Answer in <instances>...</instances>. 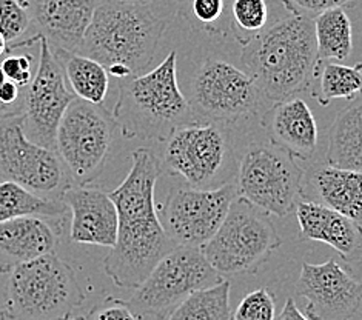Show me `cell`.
Here are the masks:
<instances>
[{
  "label": "cell",
  "mask_w": 362,
  "mask_h": 320,
  "mask_svg": "<svg viewBox=\"0 0 362 320\" xmlns=\"http://www.w3.org/2000/svg\"><path fill=\"white\" fill-rule=\"evenodd\" d=\"M162 174L160 160L148 148L132 153V170L110 193L117 210V239L103 270L119 288L136 290L163 256L176 248L159 219L154 189Z\"/></svg>",
  "instance_id": "cell-1"
},
{
  "label": "cell",
  "mask_w": 362,
  "mask_h": 320,
  "mask_svg": "<svg viewBox=\"0 0 362 320\" xmlns=\"http://www.w3.org/2000/svg\"><path fill=\"white\" fill-rule=\"evenodd\" d=\"M240 60L265 99L281 102L308 91L317 64L313 20L298 16L279 20L244 47Z\"/></svg>",
  "instance_id": "cell-2"
},
{
  "label": "cell",
  "mask_w": 362,
  "mask_h": 320,
  "mask_svg": "<svg viewBox=\"0 0 362 320\" xmlns=\"http://www.w3.org/2000/svg\"><path fill=\"white\" fill-rule=\"evenodd\" d=\"M176 65L177 53L170 51L154 70L120 81L113 117L125 139L163 143L177 128L196 122Z\"/></svg>",
  "instance_id": "cell-3"
},
{
  "label": "cell",
  "mask_w": 362,
  "mask_h": 320,
  "mask_svg": "<svg viewBox=\"0 0 362 320\" xmlns=\"http://www.w3.org/2000/svg\"><path fill=\"white\" fill-rule=\"evenodd\" d=\"M167 28L153 5L102 0L94 11L77 53L91 57L103 66H125L142 74L156 56Z\"/></svg>",
  "instance_id": "cell-4"
},
{
  "label": "cell",
  "mask_w": 362,
  "mask_h": 320,
  "mask_svg": "<svg viewBox=\"0 0 362 320\" xmlns=\"http://www.w3.org/2000/svg\"><path fill=\"white\" fill-rule=\"evenodd\" d=\"M85 300L70 263L56 253L14 265L8 280L5 308L10 320H60Z\"/></svg>",
  "instance_id": "cell-5"
},
{
  "label": "cell",
  "mask_w": 362,
  "mask_h": 320,
  "mask_svg": "<svg viewBox=\"0 0 362 320\" xmlns=\"http://www.w3.org/2000/svg\"><path fill=\"white\" fill-rule=\"evenodd\" d=\"M238 160L230 126L189 124L163 142L160 167L188 186L216 189L235 184Z\"/></svg>",
  "instance_id": "cell-6"
},
{
  "label": "cell",
  "mask_w": 362,
  "mask_h": 320,
  "mask_svg": "<svg viewBox=\"0 0 362 320\" xmlns=\"http://www.w3.org/2000/svg\"><path fill=\"white\" fill-rule=\"evenodd\" d=\"M281 245L282 239L270 214L238 196L202 253L214 270L226 278L256 273Z\"/></svg>",
  "instance_id": "cell-7"
},
{
  "label": "cell",
  "mask_w": 362,
  "mask_h": 320,
  "mask_svg": "<svg viewBox=\"0 0 362 320\" xmlns=\"http://www.w3.org/2000/svg\"><path fill=\"white\" fill-rule=\"evenodd\" d=\"M304 179V170L288 153L270 142H255L238 163L236 188L256 208L287 218L305 197Z\"/></svg>",
  "instance_id": "cell-8"
},
{
  "label": "cell",
  "mask_w": 362,
  "mask_h": 320,
  "mask_svg": "<svg viewBox=\"0 0 362 320\" xmlns=\"http://www.w3.org/2000/svg\"><path fill=\"white\" fill-rule=\"evenodd\" d=\"M262 91L255 77L223 59H205L189 86L188 102L197 124L230 126L255 116Z\"/></svg>",
  "instance_id": "cell-9"
},
{
  "label": "cell",
  "mask_w": 362,
  "mask_h": 320,
  "mask_svg": "<svg viewBox=\"0 0 362 320\" xmlns=\"http://www.w3.org/2000/svg\"><path fill=\"white\" fill-rule=\"evenodd\" d=\"M116 120L103 107L74 99L60 120L56 151L73 185H88L105 168L115 141Z\"/></svg>",
  "instance_id": "cell-10"
},
{
  "label": "cell",
  "mask_w": 362,
  "mask_h": 320,
  "mask_svg": "<svg viewBox=\"0 0 362 320\" xmlns=\"http://www.w3.org/2000/svg\"><path fill=\"white\" fill-rule=\"evenodd\" d=\"M223 279L201 248L176 247L153 268L128 304L141 319L153 316L165 320L193 292L210 288Z\"/></svg>",
  "instance_id": "cell-11"
},
{
  "label": "cell",
  "mask_w": 362,
  "mask_h": 320,
  "mask_svg": "<svg viewBox=\"0 0 362 320\" xmlns=\"http://www.w3.org/2000/svg\"><path fill=\"white\" fill-rule=\"evenodd\" d=\"M0 179L13 180L51 201H60L73 185L57 151L28 139L22 114L0 120Z\"/></svg>",
  "instance_id": "cell-12"
},
{
  "label": "cell",
  "mask_w": 362,
  "mask_h": 320,
  "mask_svg": "<svg viewBox=\"0 0 362 320\" xmlns=\"http://www.w3.org/2000/svg\"><path fill=\"white\" fill-rule=\"evenodd\" d=\"M238 196L236 184L216 189L173 186L159 205V219L176 247L202 249L221 228Z\"/></svg>",
  "instance_id": "cell-13"
},
{
  "label": "cell",
  "mask_w": 362,
  "mask_h": 320,
  "mask_svg": "<svg viewBox=\"0 0 362 320\" xmlns=\"http://www.w3.org/2000/svg\"><path fill=\"white\" fill-rule=\"evenodd\" d=\"M39 59L31 83L25 88L23 129L34 143L56 150V134L66 108L76 99L62 66L51 49L48 40L39 34Z\"/></svg>",
  "instance_id": "cell-14"
},
{
  "label": "cell",
  "mask_w": 362,
  "mask_h": 320,
  "mask_svg": "<svg viewBox=\"0 0 362 320\" xmlns=\"http://www.w3.org/2000/svg\"><path fill=\"white\" fill-rule=\"evenodd\" d=\"M296 291L305 300L310 320H350L362 302V282L333 259L324 263L304 262Z\"/></svg>",
  "instance_id": "cell-15"
},
{
  "label": "cell",
  "mask_w": 362,
  "mask_h": 320,
  "mask_svg": "<svg viewBox=\"0 0 362 320\" xmlns=\"http://www.w3.org/2000/svg\"><path fill=\"white\" fill-rule=\"evenodd\" d=\"M60 201L71 211L70 239L74 244L115 247L119 218L108 193L87 185H71Z\"/></svg>",
  "instance_id": "cell-16"
},
{
  "label": "cell",
  "mask_w": 362,
  "mask_h": 320,
  "mask_svg": "<svg viewBox=\"0 0 362 320\" xmlns=\"http://www.w3.org/2000/svg\"><path fill=\"white\" fill-rule=\"evenodd\" d=\"M37 34L51 49L77 53L102 0H27Z\"/></svg>",
  "instance_id": "cell-17"
},
{
  "label": "cell",
  "mask_w": 362,
  "mask_h": 320,
  "mask_svg": "<svg viewBox=\"0 0 362 320\" xmlns=\"http://www.w3.org/2000/svg\"><path fill=\"white\" fill-rule=\"evenodd\" d=\"M269 142L296 160H310L317 148V125L308 103L300 97L274 102L262 117Z\"/></svg>",
  "instance_id": "cell-18"
},
{
  "label": "cell",
  "mask_w": 362,
  "mask_h": 320,
  "mask_svg": "<svg viewBox=\"0 0 362 320\" xmlns=\"http://www.w3.org/2000/svg\"><path fill=\"white\" fill-rule=\"evenodd\" d=\"M299 239L332 247L346 262L362 259V225L325 205L303 198L296 206Z\"/></svg>",
  "instance_id": "cell-19"
},
{
  "label": "cell",
  "mask_w": 362,
  "mask_h": 320,
  "mask_svg": "<svg viewBox=\"0 0 362 320\" xmlns=\"http://www.w3.org/2000/svg\"><path fill=\"white\" fill-rule=\"evenodd\" d=\"M57 232L39 215L0 223V257L14 266L54 253Z\"/></svg>",
  "instance_id": "cell-20"
},
{
  "label": "cell",
  "mask_w": 362,
  "mask_h": 320,
  "mask_svg": "<svg viewBox=\"0 0 362 320\" xmlns=\"http://www.w3.org/2000/svg\"><path fill=\"white\" fill-rule=\"evenodd\" d=\"M312 182L322 205L362 225V172L327 163L313 171Z\"/></svg>",
  "instance_id": "cell-21"
},
{
  "label": "cell",
  "mask_w": 362,
  "mask_h": 320,
  "mask_svg": "<svg viewBox=\"0 0 362 320\" xmlns=\"http://www.w3.org/2000/svg\"><path fill=\"white\" fill-rule=\"evenodd\" d=\"M327 163L362 172V97L344 108L330 129Z\"/></svg>",
  "instance_id": "cell-22"
},
{
  "label": "cell",
  "mask_w": 362,
  "mask_h": 320,
  "mask_svg": "<svg viewBox=\"0 0 362 320\" xmlns=\"http://www.w3.org/2000/svg\"><path fill=\"white\" fill-rule=\"evenodd\" d=\"M53 53L74 96L94 105H103L110 90L107 68L81 53L65 49H53Z\"/></svg>",
  "instance_id": "cell-23"
},
{
  "label": "cell",
  "mask_w": 362,
  "mask_h": 320,
  "mask_svg": "<svg viewBox=\"0 0 362 320\" xmlns=\"http://www.w3.org/2000/svg\"><path fill=\"white\" fill-rule=\"evenodd\" d=\"M313 82L310 93L321 107H329L333 100H355L362 97V64L355 66L322 60L315 66Z\"/></svg>",
  "instance_id": "cell-24"
},
{
  "label": "cell",
  "mask_w": 362,
  "mask_h": 320,
  "mask_svg": "<svg viewBox=\"0 0 362 320\" xmlns=\"http://www.w3.org/2000/svg\"><path fill=\"white\" fill-rule=\"evenodd\" d=\"M68 211L62 201H51L13 180L0 182V223L39 215V218H60Z\"/></svg>",
  "instance_id": "cell-25"
},
{
  "label": "cell",
  "mask_w": 362,
  "mask_h": 320,
  "mask_svg": "<svg viewBox=\"0 0 362 320\" xmlns=\"http://www.w3.org/2000/svg\"><path fill=\"white\" fill-rule=\"evenodd\" d=\"M315 37L317 62L322 60H346L353 49V30L347 11L344 8L325 11L317 16Z\"/></svg>",
  "instance_id": "cell-26"
},
{
  "label": "cell",
  "mask_w": 362,
  "mask_h": 320,
  "mask_svg": "<svg viewBox=\"0 0 362 320\" xmlns=\"http://www.w3.org/2000/svg\"><path fill=\"white\" fill-rule=\"evenodd\" d=\"M231 283L223 279L210 288L193 292L165 320H231Z\"/></svg>",
  "instance_id": "cell-27"
},
{
  "label": "cell",
  "mask_w": 362,
  "mask_h": 320,
  "mask_svg": "<svg viewBox=\"0 0 362 320\" xmlns=\"http://www.w3.org/2000/svg\"><path fill=\"white\" fill-rule=\"evenodd\" d=\"M267 0H233L230 5V32L240 47H247L267 28Z\"/></svg>",
  "instance_id": "cell-28"
},
{
  "label": "cell",
  "mask_w": 362,
  "mask_h": 320,
  "mask_svg": "<svg viewBox=\"0 0 362 320\" xmlns=\"http://www.w3.org/2000/svg\"><path fill=\"white\" fill-rule=\"evenodd\" d=\"M185 19L197 31L210 36H227L230 32L228 0H188Z\"/></svg>",
  "instance_id": "cell-29"
},
{
  "label": "cell",
  "mask_w": 362,
  "mask_h": 320,
  "mask_svg": "<svg viewBox=\"0 0 362 320\" xmlns=\"http://www.w3.org/2000/svg\"><path fill=\"white\" fill-rule=\"evenodd\" d=\"M33 25L27 0H0V34L8 45L22 39Z\"/></svg>",
  "instance_id": "cell-30"
},
{
  "label": "cell",
  "mask_w": 362,
  "mask_h": 320,
  "mask_svg": "<svg viewBox=\"0 0 362 320\" xmlns=\"http://www.w3.org/2000/svg\"><path fill=\"white\" fill-rule=\"evenodd\" d=\"M231 320H276V300L267 288H257L240 300Z\"/></svg>",
  "instance_id": "cell-31"
},
{
  "label": "cell",
  "mask_w": 362,
  "mask_h": 320,
  "mask_svg": "<svg viewBox=\"0 0 362 320\" xmlns=\"http://www.w3.org/2000/svg\"><path fill=\"white\" fill-rule=\"evenodd\" d=\"M358 0H281L284 8L291 14L298 17H305V19L315 20L317 16L325 11L334 10V8H346L353 6Z\"/></svg>",
  "instance_id": "cell-32"
},
{
  "label": "cell",
  "mask_w": 362,
  "mask_h": 320,
  "mask_svg": "<svg viewBox=\"0 0 362 320\" xmlns=\"http://www.w3.org/2000/svg\"><path fill=\"white\" fill-rule=\"evenodd\" d=\"M8 81L27 88L34 76V57L31 54H8L0 62Z\"/></svg>",
  "instance_id": "cell-33"
},
{
  "label": "cell",
  "mask_w": 362,
  "mask_h": 320,
  "mask_svg": "<svg viewBox=\"0 0 362 320\" xmlns=\"http://www.w3.org/2000/svg\"><path fill=\"white\" fill-rule=\"evenodd\" d=\"M85 320H141L128 302L117 297H107L91 309Z\"/></svg>",
  "instance_id": "cell-34"
},
{
  "label": "cell",
  "mask_w": 362,
  "mask_h": 320,
  "mask_svg": "<svg viewBox=\"0 0 362 320\" xmlns=\"http://www.w3.org/2000/svg\"><path fill=\"white\" fill-rule=\"evenodd\" d=\"M276 320H310L304 313H300L296 302L293 297H288L286 300V305H284L279 317Z\"/></svg>",
  "instance_id": "cell-35"
},
{
  "label": "cell",
  "mask_w": 362,
  "mask_h": 320,
  "mask_svg": "<svg viewBox=\"0 0 362 320\" xmlns=\"http://www.w3.org/2000/svg\"><path fill=\"white\" fill-rule=\"evenodd\" d=\"M22 109L16 108V107H8L5 103L0 102V120H4L6 117H13V116H21Z\"/></svg>",
  "instance_id": "cell-36"
},
{
  "label": "cell",
  "mask_w": 362,
  "mask_h": 320,
  "mask_svg": "<svg viewBox=\"0 0 362 320\" xmlns=\"http://www.w3.org/2000/svg\"><path fill=\"white\" fill-rule=\"evenodd\" d=\"M117 2L134 4V5H154V4L160 2V0H117Z\"/></svg>",
  "instance_id": "cell-37"
},
{
  "label": "cell",
  "mask_w": 362,
  "mask_h": 320,
  "mask_svg": "<svg viewBox=\"0 0 362 320\" xmlns=\"http://www.w3.org/2000/svg\"><path fill=\"white\" fill-rule=\"evenodd\" d=\"M8 51V42L5 40V37L0 34V57H4Z\"/></svg>",
  "instance_id": "cell-38"
},
{
  "label": "cell",
  "mask_w": 362,
  "mask_h": 320,
  "mask_svg": "<svg viewBox=\"0 0 362 320\" xmlns=\"http://www.w3.org/2000/svg\"><path fill=\"white\" fill-rule=\"evenodd\" d=\"M13 270V266L5 265L4 262H0V273H10Z\"/></svg>",
  "instance_id": "cell-39"
},
{
  "label": "cell",
  "mask_w": 362,
  "mask_h": 320,
  "mask_svg": "<svg viewBox=\"0 0 362 320\" xmlns=\"http://www.w3.org/2000/svg\"><path fill=\"white\" fill-rule=\"evenodd\" d=\"M8 79H6V76L4 74V71H2V68H0V86H2L5 82H6Z\"/></svg>",
  "instance_id": "cell-40"
},
{
  "label": "cell",
  "mask_w": 362,
  "mask_h": 320,
  "mask_svg": "<svg viewBox=\"0 0 362 320\" xmlns=\"http://www.w3.org/2000/svg\"><path fill=\"white\" fill-rule=\"evenodd\" d=\"M60 320H85V319H82V317H71V316H68V317H65V319H60Z\"/></svg>",
  "instance_id": "cell-41"
},
{
  "label": "cell",
  "mask_w": 362,
  "mask_h": 320,
  "mask_svg": "<svg viewBox=\"0 0 362 320\" xmlns=\"http://www.w3.org/2000/svg\"><path fill=\"white\" fill-rule=\"evenodd\" d=\"M0 320H10V319H6V317H4V316H0Z\"/></svg>",
  "instance_id": "cell-42"
}]
</instances>
